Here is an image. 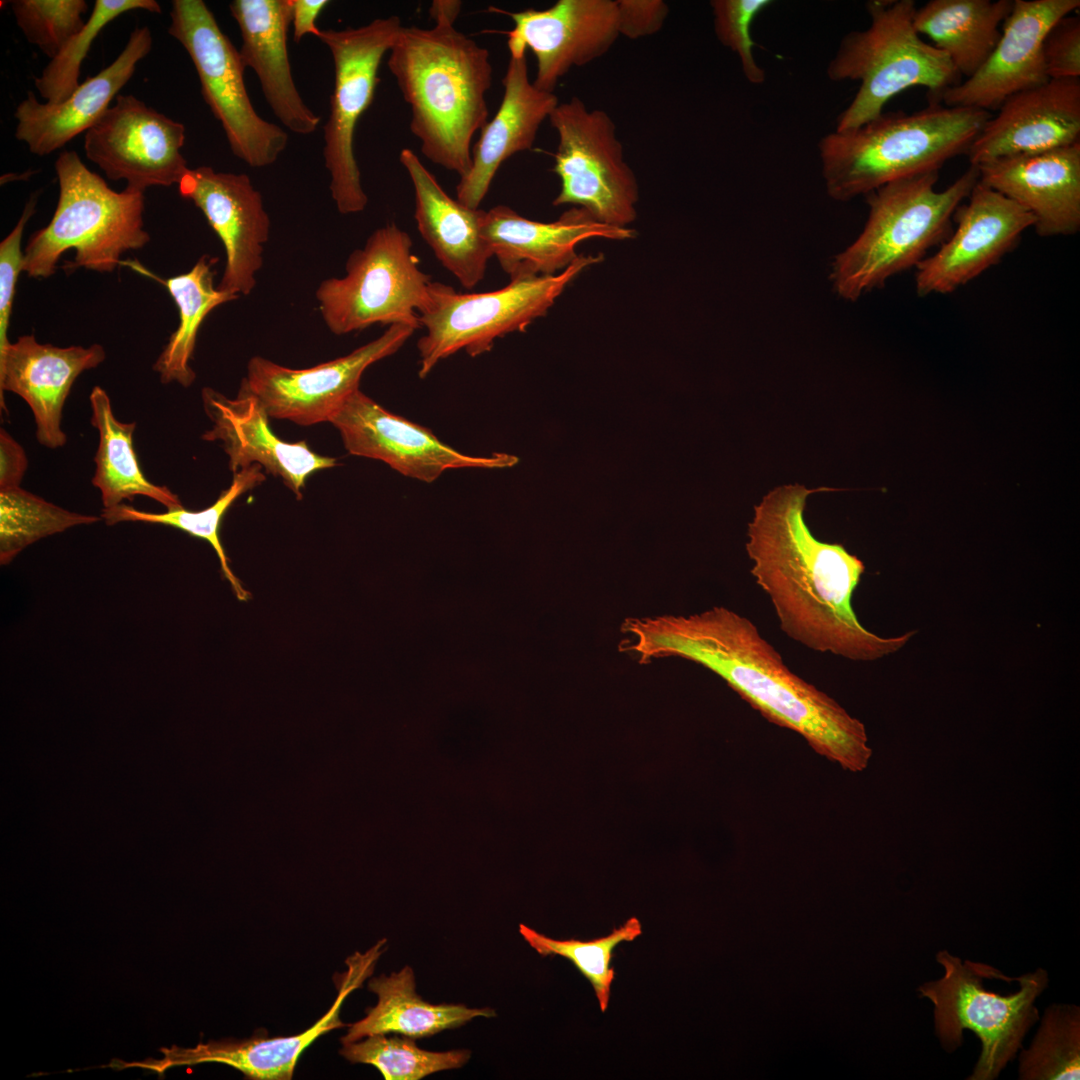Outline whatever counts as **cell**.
<instances>
[{"label":"cell","instance_id":"1","mask_svg":"<svg viewBox=\"0 0 1080 1080\" xmlns=\"http://www.w3.org/2000/svg\"><path fill=\"white\" fill-rule=\"evenodd\" d=\"M619 650L647 664L664 657L696 662L722 678L769 722L798 733L818 754L851 772L872 755L865 726L799 677L756 625L715 606L690 615L630 617Z\"/></svg>","mask_w":1080,"mask_h":1080},{"label":"cell","instance_id":"2","mask_svg":"<svg viewBox=\"0 0 1080 1080\" xmlns=\"http://www.w3.org/2000/svg\"><path fill=\"white\" fill-rule=\"evenodd\" d=\"M833 490L789 484L763 496L748 523L751 574L789 638L820 653L876 660L903 647L913 632L881 637L859 622L852 596L863 562L843 545L815 538L804 519L808 496Z\"/></svg>","mask_w":1080,"mask_h":1080},{"label":"cell","instance_id":"3","mask_svg":"<svg viewBox=\"0 0 1080 1080\" xmlns=\"http://www.w3.org/2000/svg\"><path fill=\"white\" fill-rule=\"evenodd\" d=\"M388 68L411 108L410 130L431 162L465 176L471 141L487 122L489 51L452 25L402 27Z\"/></svg>","mask_w":1080,"mask_h":1080},{"label":"cell","instance_id":"4","mask_svg":"<svg viewBox=\"0 0 1080 1080\" xmlns=\"http://www.w3.org/2000/svg\"><path fill=\"white\" fill-rule=\"evenodd\" d=\"M991 116L930 100L913 113H882L857 128L834 130L818 143L826 192L846 202L893 181L939 171L967 154Z\"/></svg>","mask_w":1080,"mask_h":1080},{"label":"cell","instance_id":"5","mask_svg":"<svg viewBox=\"0 0 1080 1080\" xmlns=\"http://www.w3.org/2000/svg\"><path fill=\"white\" fill-rule=\"evenodd\" d=\"M939 171L888 183L866 195L868 218L858 237L837 254L829 279L848 301L881 288L894 275L916 268L932 247L953 232L957 207L978 182L974 165L942 191Z\"/></svg>","mask_w":1080,"mask_h":1080},{"label":"cell","instance_id":"6","mask_svg":"<svg viewBox=\"0 0 1080 1080\" xmlns=\"http://www.w3.org/2000/svg\"><path fill=\"white\" fill-rule=\"evenodd\" d=\"M59 197L50 222L35 231L24 250L23 271L32 278L54 274L61 255L75 250L65 270L83 267L111 272L123 253L144 247V192L111 189L74 151H63L55 162Z\"/></svg>","mask_w":1080,"mask_h":1080},{"label":"cell","instance_id":"7","mask_svg":"<svg viewBox=\"0 0 1080 1080\" xmlns=\"http://www.w3.org/2000/svg\"><path fill=\"white\" fill-rule=\"evenodd\" d=\"M866 9L869 27L846 34L827 67L830 80L860 84L837 118V131L875 119L889 100L911 87L927 88L930 99L937 101L961 82L950 59L915 30L914 0H871Z\"/></svg>","mask_w":1080,"mask_h":1080},{"label":"cell","instance_id":"8","mask_svg":"<svg viewBox=\"0 0 1080 1080\" xmlns=\"http://www.w3.org/2000/svg\"><path fill=\"white\" fill-rule=\"evenodd\" d=\"M602 259L601 254L578 255L558 274L512 279L501 289L483 293H460L430 282L428 299L419 312L420 325L426 329L417 344L419 377L425 378L439 361L462 349L476 357L490 351L497 338L525 331L547 314L583 270Z\"/></svg>","mask_w":1080,"mask_h":1080},{"label":"cell","instance_id":"9","mask_svg":"<svg viewBox=\"0 0 1080 1080\" xmlns=\"http://www.w3.org/2000/svg\"><path fill=\"white\" fill-rule=\"evenodd\" d=\"M937 961L945 973L918 989L934 1004L935 1031L948 1050L962 1043V1031H973L982 1050L968 1079L992 1080L1013 1060L1030 1027L1038 1020L1036 998L1048 985L1047 972L1038 968L1017 978L1020 989L1007 995L987 990L983 978L993 969L940 951Z\"/></svg>","mask_w":1080,"mask_h":1080},{"label":"cell","instance_id":"10","mask_svg":"<svg viewBox=\"0 0 1080 1080\" xmlns=\"http://www.w3.org/2000/svg\"><path fill=\"white\" fill-rule=\"evenodd\" d=\"M346 274L323 280L316 292L321 317L335 335L374 324L421 327L419 312L428 299L430 278L412 253V240L395 223L376 229L354 250Z\"/></svg>","mask_w":1080,"mask_h":1080},{"label":"cell","instance_id":"11","mask_svg":"<svg viewBox=\"0 0 1080 1080\" xmlns=\"http://www.w3.org/2000/svg\"><path fill=\"white\" fill-rule=\"evenodd\" d=\"M168 33L190 56L203 99L221 123L234 156L254 168L272 165L286 149L288 134L256 112L240 52L208 6L201 0L172 1Z\"/></svg>","mask_w":1080,"mask_h":1080},{"label":"cell","instance_id":"12","mask_svg":"<svg viewBox=\"0 0 1080 1080\" xmlns=\"http://www.w3.org/2000/svg\"><path fill=\"white\" fill-rule=\"evenodd\" d=\"M402 27L398 16H389L360 27L321 30L317 37L329 48L334 64L323 157L331 197L341 214L362 212L368 203L354 154V133L373 102L381 61Z\"/></svg>","mask_w":1080,"mask_h":1080},{"label":"cell","instance_id":"13","mask_svg":"<svg viewBox=\"0 0 1080 1080\" xmlns=\"http://www.w3.org/2000/svg\"><path fill=\"white\" fill-rule=\"evenodd\" d=\"M548 119L558 135L553 172L560 192L553 205H574L601 223L627 227L636 218L639 191L612 118L572 97Z\"/></svg>","mask_w":1080,"mask_h":1080},{"label":"cell","instance_id":"14","mask_svg":"<svg viewBox=\"0 0 1080 1080\" xmlns=\"http://www.w3.org/2000/svg\"><path fill=\"white\" fill-rule=\"evenodd\" d=\"M415 330L409 325H391L381 336L351 353L304 369L254 356L248 362L241 387L260 401L269 417L302 426L329 422L359 389L364 371L397 352Z\"/></svg>","mask_w":1080,"mask_h":1080},{"label":"cell","instance_id":"15","mask_svg":"<svg viewBox=\"0 0 1080 1080\" xmlns=\"http://www.w3.org/2000/svg\"><path fill=\"white\" fill-rule=\"evenodd\" d=\"M185 127L133 95L116 97L85 133L87 159L110 180L144 192L151 186L178 185L189 168L181 153Z\"/></svg>","mask_w":1080,"mask_h":1080},{"label":"cell","instance_id":"16","mask_svg":"<svg viewBox=\"0 0 1080 1080\" xmlns=\"http://www.w3.org/2000/svg\"><path fill=\"white\" fill-rule=\"evenodd\" d=\"M351 455L380 460L406 477L431 483L448 469H501L518 459L506 453L463 454L421 425L395 415L359 389L329 421Z\"/></svg>","mask_w":1080,"mask_h":1080},{"label":"cell","instance_id":"17","mask_svg":"<svg viewBox=\"0 0 1080 1080\" xmlns=\"http://www.w3.org/2000/svg\"><path fill=\"white\" fill-rule=\"evenodd\" d=\"M967 199L954 212L956 230L915 268L920 297L950 294L966 285L996 265L1033 227V217L1024 208L979 179Z\"/></svg>","mask_w":1080,"mask_h":1080},{"label":"cell","instance_id":"18","mask_svg":"<svg viewBox=\"0 0 1080 1080\" xmlns=\"http://www.w3.org/2000/svg\"><path fill=\"white\" fill-rule=\"evenodd\" d=\"M492 10L512 18L510 55L532 52L537 64L533 84L543 91L553 92L571 68L605 55L620 36L616 0H559L544 10Z\"/></svg>","mask_w":1080,"mask_h":1080},{"label":"cell","instance_id":"19","mask_svg":"<svg viewBox=\"0 0 1080 1080\" xmlns=\"http://www.w3.org/2000/svg\"><path fill=\"white\" fill-rule=\"evenodd\" d=\"M178 191L201 210L222 242L226 262L218 289L248 295L263 266L271 222L260 192L244 173L218 172L209 166L188 168Z\"/></svg>","mask_w":1080,"mask_h":1080},{"label":"cell","instance_id":"20","mask_svg":"<svg viewBox=\"0 0 1080 1080\" xmlns=\"http://www.w3.org/2000/svg\"><path fill=\"white\" fill-rule=\"evenodd\" d=\"M1079 7V0H1013L1001 37L986 62L937 101L990 112L1012 95L1045 84L1049 77L1042 57L1044 37L1059 19Z\"/></svg>","mask_w":1080,"mask_h":1080},{"label":"cell","instance_id":"21","mask_svg":"<svg viewBox=\"0 0 1080 1080\" xmlns=\"http://www.w3.org/2000/svg\"><path fill=\"white\" fill-rule=\"evenodd\" d=\"M376 959L377 956L372 951L364 955L357 953L348 958V973L340 980L339 994L334 1004L313 1026L300 1034L275 1038L223 1039L200 1043L192 1048L173 1045L161 1049L164 1055L161 1059H146L142 1062L113 1060L110 1066L115 1069L139 1067L162 1076L169 1068L216 1062L231 1066L251 1079L289 1080L293 1077L300 1055L308 1046L322 1034L345 1026L339 1018L343 1001L369 976Z\"/></svg>","mask_w":1080,"mask_h":1080},{"label":"cell","instance_id":"22","mask_svg":"<svg viewBox=\"0 0 1080 1080\" xmlns=\"http://www.w3.org/2000/svg\"><path fill=\"white\" fill-rule=\"evenodd\" d=\"M205 413L213 423L202 436L220 441L233 473L253 464L279 477L298 499L306 479L316 471L334 467L336 459L312 451L305 441L288 443L278 438L269 425V415L260 401L240 386L235 398L212 388H203Z\"/></svg>","mask_w":1080,"mask_h":1080},{"label":"cell","instance_id":"23","mask_svg":"<svg viewBox=\"0 0 1080 1080\" xmlns=\"http://www.w3.org/2000/svg\"><path fill=\"white\" fill-rule=\"evenodd\" d=\"M971 144L970 165L1080 141V78L1049 79L1009 97Z\"/></svg>","mask_w":1080,"mask_h":1080},{"label":"cell","instance_id":"24","mask_svg":"<svg viewBox=\"0 0 1080 1080\" xmlns=\"http://www.w3.org/2000/svg\"><path fill=\"white\" fill-rule=\"evenodd\" d=\"M481 233L510 279L554 275L577 257L576 247L591 238L626 240L636 232L596 220L572 207L557 220L527 219L506 205L485 211Z\"/></svg>","mask_w":1080,"mask_h":1080},{"label":"cell","instance_id":"25","mask_svg":"<svg viewBox=\"0 0 1080 1080\" xmlns=\"http://www.w3.org/2000/svg\"><path fill=\"white\" fill-rule=\"evenodd\" d=\"M976 167L979 182L1033 217L1039 236H1069L1080 230V141Z\"/></svg>","mask_w":1080,"mask_h":1080},{"label":"cell","instance_id":"26","mask_svg":"<svg viewBox=\"0 0 1080 1080\" xmlns=\"http://www.w3.org/2000/svg\"><path fill=\"white\" fill-rule=\"evenodd\" d=\"M105 357L100 344L57 347L39 343L33 334L20 336L0 356L1 409L7 411L4 391L17 394L32 410L37 441L50 449L63 447L62 412L71 388Z\"/></svg>","mask_w":1080,"mask_h":1080},{"label":"cell","instance_id":"27","mask_svg":"<svg viewBox=\"0 0 1080 1080\" xmlns=\"http://www.w3.org/2000/svg\"><path fill=\"white\" fill-rule=\"evenodd\" d=\"M151 48L149 28L136 27L118 57L95 76L88 77L65 101L41 103L28 91L14 112L17 140L24 142L32 154L46 156L86 133L119 95Z\"/></svg>","mask_w":1080,"mask_h":1080},{"label":"cell","instance_id":"28","mask_svg":"<svg viewBox=\"0 0 1080 1080\" xmlns=\"http://www.w3.org/2000/svg\"><path fill=\"white\" fill-rule=\"evenodd\" d=\"M502 85L498 111L481 128L470 170L456 188L457 200L473 209L479 208L502 163L532 148L542 122L559 104L553 92L540 90L530 81L525 55H510Z\"/></svg>","mask_w":1080,"mask_h":1080},{"label":"cell","instance_id":"29","mask_svg":"<svg viewBox=\"0 0 1080 1080\" xmlns=\"http://www.w3.org/2000/svg\"><path fill=\"white\" fill-rule=\"evenodd\" d=\"M229 10L241 32L242 62L255 72L274 115L293 133H313L321 117L304 103L288 55L291 0H234Z\"/></svg>","mask_w":1080,"mask_h":1080},{"label":"cell","instance_id":"30","mask_svg":"<svg viewBox=\"0 0 1080 1080\" xmlns=\"http://www.w3.org/2000/svg\"><path fill=\"white\" fill-rule=\"evenodd\" d=\"M399 160L413 185L414 217L422 238L464 288H474L493 256L481 233L485 211L450 197L411 149H402Z\"/></svg>","mask_w":1080,"mask_h":1080},{"label":"cell","instance_id":"31","mask_svg":"<svg viewBox=\"0 0 1080 1080\" xmlns=\"http://www.w3.org/2000/svg\"><path fill=\"white\" fill-rule=\"evenodd\" d=\"M378 1002L361 1020L350 1025L343 1044L376 1034H399L413 1039L429 1037L464 1025L476 1017H493L490 1008H468L462 1004H431L416 993L413 970L405 966L389 976L380 975L368 983Z\"/></svg>","mask_w":1080,"mask_h":1080},{"label":"cell","instance_id":"32","mask_svg":"<svg viewBox=\"0 0 1080 1080\" xmlns=\"http://www.w3.org/2000/svg\"><path fill=\"white\" fill-rule=\"evenodd\" d=\"M1012 5L1013 0H930L916 9L913 24L967 79L994 51Z\"/></svg>","mask_w":1080,"mask_h":1080},{"label":"cell","instance_id":"33","mask_svg":"<svg viewBox=\"0 0 1080 1080\" xmlns=\"http://www.w3.org/2000/svg\"><path fill=\"white\" fill-rule=\"evenodd\" d=\"M91 424L99 434L94 457L96 470L92 484L100 491L104 508L145 496L162 504L167 510L182 508L179 497L166 486L150 482L142 472L133 445L136 422H121L113 413L110 397L100 386L89 396Z\"/></svg>","mask_w":1080,"mask_h":1080},{"label":"cell","instance_id":"34","mask_svg":"<svg viewBox=\"0 0 1080 1080\" xmlns=\"http://www.w3.org/2000/svg\"><path fill=\"white\" fill-rule=\"evenodd\" d=\"M216 263L217 258L203 255L186 273L167 279L156 278L168 290L179 313V324L153 365L163 384L192 385L196 373L190 360L203 321L216 307L239 298L215 286Z\"/></svg>","mask_w":1080,"mask_h":1080},{"label":"cell","instance_id":"35","mask_svg":"<svg viewBox=\"0 0 1080 1080\" xmlns=\"http://www.w3.org/2000/svg\"><path fill=\"white\" fill-rule=\"evenodd\" d=\"M261 467L259 464H253L233 473L229 488L224 490L211 506L200 511H190L182 507L167 510L164 513H152L138 510L131 505L120 504L112 508H103L101 518L107 525L126 521L167 525L193 537L206 540L216 552L223 575L230 582L237 598L241 601L247 600L249 593L242 587L229 567V560L220 541L219 530L222 519L233 502L265 480Z\"/></svg>","mask_w":1080,"mask_h":1080},{"label":"cell","instance_id":"36","mask_svg":"<svg viewBox=\"0 0 1080 1080\" xmlns=\"http://www.w3.org/2000/svg\"><path fill=\"white\" fill-rule=\"evenodd\" d=\"M101 519L66 510L21 487L0 491L1 565L42 538Z\"/></svg>","mask_w":1080,"mask_h":1080},{"label":"cell","instance_id":"37","mask_svg":"<svg viewBox=\"0 0 1080 1080\" xmlns=\"http://www.w3.org/2000/svg\"><path fill=\"white\" fill-rule=\"evenodd\" d=\"M1080 1009L1052 1004L1043 1016L1031 1046L1019 1058L1022 1080H1064L1080 1077Z\"/></svg>","mask_w":1080,"mask_h":1080},{"label":"cell","instance_id":"38","mask_svg":"<svg viewBox=\"0 0 1080 1080\" xmlns=\"http://www.w3.org/2000/svg\"><path fill=\"white\" fill-rule=\"evenodd\" d=\"M523 939L541 956H561L569 960L594 989L600 1010L608 1008L611 985L615 970L611 966L613 952L622 942H631L642 934V925L636 917L629 918L609 935L590 941L578 939L557 940L534 929L519 925Z\"/></svg>","mask_w":1080,"mask_h":1080},{"label":"cell","instance_id":"39","mask_svg":"<svg viewBox=\"0 0 1080 1080\" xmlns=\"http://www.w3.org/2000/svg\"><path fill=\"white\" fill-rule=\"evenodd\" d=\"M340 1054L350 1062L375 1066L386 1080H419L435 1072L460 1068L471 1056L468 1050H423L411 1037L387 1034L343 1044Z\"/></svg>","mask_w":1080,"mask_h":1080},{"label":"cell","instance_id":"40","mask_svg":"<svg viewBox=\"0 0 1080 1080\" xmlns=\"http://www.w3.org/2000/svg\"><path fill=\"white\" fill-rule=\"evenodd\" d=\"M133 10L161 13L159 3L154 0H96L83 28L35 77L34 84L40 96L51 104L65 101L80 85L81 64L97 35L118 16Z\"/></svg>","mask_w":1080,"mask_h":1080},{"label":"cell","instance_id":"41","mask_svg":"<svg viewBox=\"0 0 1080 1080\" xmlns=\"http://www.w3.org/2000/svg\"><path fill=\"white\" fill-rule=\"evenodd\" d=\"M10 4L26 40L50 59L83 28L82 14L88 10L84 0H14Z\"/></svg>","mask_w":1080,"mask_h":1080},{"label":"cell","instance_id":"42","mask_svg":"<svg viewBox=\"0 0 1080 1080\" xmlns=\"http://www.w3.org/2000/svg\"><path fill=\"white\" fill-rule=\"evenodd\" d=\"M769 0H713L710 2L716 37L740 60L745 78L751 84L765 81V72L757 63L750 27L756 16L769 6Z\"/></svg>","mask_w":1080,"mask_h":1080},{"label":"cell","instance_id":"43","mask_svg":"<svg viewBox=\"0 0 1080 1080\" xmlns=\"http://www.w3.org/2000/svg\"><path fill=\"white\" fill-rule=\"evenodd\" d=\"M38 192L26 203L21 217L13 230L0 243V356L11 342L8 339V327L12 314L17 280L23 271L24 252L21 241L24 228L35 213Z\"/></svg>","mask_w":1080,"mask_h":1080},{"label":"cell","instance_id":"44","mask_svg":"<svg viewBox=\"0 0 1080 1080\" xmlns=\"http://www.w3.org/2000/svg\"><path fill=\"white\" fill-rule=\"evenodd\" d=\"M1042 57L1049 79L1080 78V18L1067 15L1047 32Z\"/></svg>","mask_w":1080,"mask_h":1080},{"label":"cell","instance_id":"45","mask_svg":"<svg viewBox=\"0 0 1080 1080\" xmlns=\"http://www.w3.org/2000/svg\"><path fill=\"white\" fill-rule=\"evenodd\" d=\"M619 33L629 39L647 37L659 32L669 14L662 0H616Z\"/></svg>","mask_w":1080,"mask_h":1080},{"label":"cell","instance_id":"46","mask_svg":"<svg viewBox=\"0 0 1080 1080\" xmlns=\"http://www.w3.org/2000/svg\"><path fill=\"white\" fill-rule=\"evenodd\" d=\"M28 468L23 447L3 428L0 429V491L18 488Z\"/></svg>","mask_w":1080,"mask_h":1080},{"label":"cell","instance_id":"47","mask_svg":"<svg viewBox=\"0 0 1080 1080\" xmlns=\"http://www.w3.org/2000/svg\"><path fill=\"white\" fill-rule=\"evenodd\" d=\"M291 2L294 41L299 43L307 34L318 37L321 30L317 27L316 20L330 1L291 0Z\"/></svg>","mask_w":1080,"mask_h":1080},{"label":"cell","instance_id":"48","mask_svg":"<svg viewBox=\"0 0 1080 1080\" xmlns=\"http://www.w3.org/2000/svg\"><path fill=\"white\" fill-rule=\"evenodd\" d=\"M461 7L462 2L459 0H434L429 8V14L435 24L454 26Z\"/></svg>","mask_w":1080,"mask_h":1080}]
</instances>
